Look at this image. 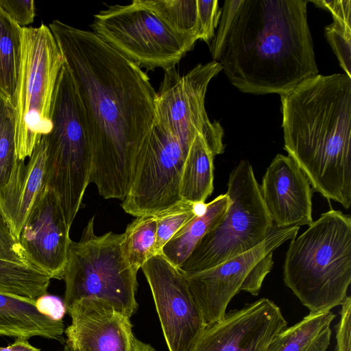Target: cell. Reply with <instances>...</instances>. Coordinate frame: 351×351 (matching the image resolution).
Masks as SVG:
<instances>
[{
    "label": "cell",
    "instance_id": "obj_1",
    "mask_svg": "<svg viewBox=\"0 0 351 351\" xmlns=\"http://www.w3.org/2000/svg\"><path fill=\"white\" fill-rule=\"evenodd\" d=\"M80 100L92 151L90 183L123 201L155 119L156 93L142 69L93 32L49 25Z\"/></svg>",
    "mask_w": 351,
    "mask_h": 351
},
{
    "label": "cell",
    "instance_id": "obj_2",
    "mask_svg": "<svg viewBox=\"0 0 351 351\" xmlns=\"http://www.w3.org/2000/svg\"><path fill=\"white\" fill-rule=\"evenodd\" d=\"M307 0H226L213 61L245 93L282 95L318 74Z\"/></svg>",
    "mask_w": 351,
    "mask_h": 351
},
{
    "label": "cell",
    "instance_id": "obj_3",
    "mask_svg": "<svg viewBox=\"0 0 351 351\" xmlns=\"http://www.w3.org/2000/svg\"><path fill=\"white\" fill-rule=\"evenodd\" d=\"M284 149L313 191L351 206V77H310L280 95Z\"/></svg>",
    "mask_w": 351,
    "mask_h": 351
},
{
    "label": "cell",
    "instance_id": "obj_4",
    "mask_svg": "<svg viewBox=\"0 0 351 351\" xmlns=\"http://www.w3.org/2000/svg\"><path fill=\"white\" fill-rule=\"evenodd\" d=\"M283 280L309 313L341 305L351 282L350 215L330 209L293 239Z\"/></svg>",
    "mask_w": 351,
    "mask_h": 351
},
{
    "label": "cell",
    "instance_id": "obj_5",
    "mask_svg": "<svg viewBox=\"0 0 351 351\" xmlns=\"http://www.w3.org/2000/svg\"><path fill=\"white\" fill-rule=\"evenodd\" d=\"M46 143L45 186L58 198L71 226L90 184L92 151L84 110L72 78L63 64L51 109Z\"/></svg>",
    "mask_w": 351,
    "mask_h": 351
},
{
    "label": "cell",
    "instance_id": "obj_6",
    "mask_svg": "<svg viewBox=\"0 0 351 351\" xmlns=\"http://www.w3.org/2000/svg\"><path fill=\"white\" fill-rule=\"evenodd\" d=\"M94 220L95 217L89 219L79 241L69 244L62 278L65 307L83 298H96L131 317L138 308V271L125 256L124 234L108 232L97 236Z\"/></svg>",
    "mask_w": 351,
    "mask_h": 351
},
{
    "label": "cell",
    "instance_id": "obj_7",
    "mask_svg": "<svg viewBox=\"0 0 351 351\" xmlns=\"http://www.w3.org/2000/svg\"><path fill=\"white\" fill-rule=\"evenodd\" d=\"M226 195L230 204L222 219L178 267L184 275L205 271L250 250L274 228L249 161L241 160L232 170Z\"/></svg>",
    "mask_w": 351,
    "mask_h": 351
},
{
    "label": "cell",
    "instance_id": "obj_8",
    "mask_svg": "<svg viewBox=\"0 0 351 351\" xmlns=\"http://www.w3.org/2000/svg\"><path fill=\"white\" fill-rule=\"evenodd\" d=\"M90 26L101 40L146 71L175 67L196 43L173 30L143 0L108 5L94 14Z\"/></svg>",
    "mask_w": 351,
    "mask_h": 351
},
{
    "label": "cell",
    "instance_id": "obj_9",
    "mask_svg": "<svg viewBox=\"0 0 351 351\" xmlns=\"http://www.w3.org/2000/svg\"><path fill=\"white\" fill-rule=\"evenodd\" d=\"M63 58L49 27H23L15 110L17 158H29L51 129V109Z\"/></svg>",
    "mask_w": 351,
    "mask_h": 351
},
{
    "label": "cell",
    "instance_id": "obj_10",
    "mask_svg": "<svg viewBox=\"0 0 351 351\" xmlns=\"http://www.w3.org/2000/svg\"><path fill=\"white\" fill-rule=\"evenodd\" d=\"M299 228H273L265 240L250 250L210 269L184 275L206 324L221 319L228 304L241 291L258 295L273 267L274 252L285 241L294 239Z\"/></svg>",
    "mask_w": 351,
    "mask_h": 351
},
{
    "label": "cell",
    "instance_id": "obj_11",
    "mask_svg": "<svg viewBox=\"0 0 351 351\" xmlns=\"http://www.w3.org/2000/svg\"><path fill=\"white\" fill-rule=\"evenodd\" d=\"M221 71L213 60L197 64L183 75L176 66L166 70L155 99L154 121L189 146L202 135L214 156L224 152L223 130L208 118L205 97L210 82Z\"/></svg>",
    "mask_w": 351,
    "mask_h": 351
},
{
    "label": "cell",
    "instance_id": "obj_12",
    "mask_svg": "<svg viewBox=\"0 0 351 351\" xmlns=\"http://www.w3.org/2000/svg\"><path fill=\"white\" fill-rule=\"evenodd\" d=\"M191 146L154 121L136 158L123 210L134 217L158 214L181 201L180 179Z\"/></svg>",
    "mask_w": 351,
    "mask_h": 351
},
{
    "label": "cell",
    "instance_id": "obj_13",
    "mask_svg": "<svg viewBox=\"0 0 351 351\" xmlns=\"http://www.w3.org/2000/svg\"><path fill=\"white\" fill-rule=\"evenodd\" d=\"M150 287L169 351H189L207 325L184 275L161 254L141 268Z\"/></svg>",
    "mask_w": 351,
    "mask_h": 351
},
{
    "label": "cell",
    "instance_id": "obj_14",
    "mask_svg": "<svg viewBox=\"0 0 351 351\" xmlns=\"http://www.w3.org/2000/svg\"><path fill=\"white\" fill-rule=\"evenodd\" d=\"M286 327L280 308L263 298L207 324L189 351H269Z\"/></svg>",
    "mask_w": 351,
    "mask_h": 351
},
{
    "label": "cell",
    "instance_id": "obj_15",
    "mask_svg": "<svg viewBox=\"0 0 351 351\" xmlns=\"http://www.w3.org/2000/svg\"><path fill=\"white\" fill-rule=\"evenodd\" d=\"M70 228L55 193L45 186L19 238L28 263L51 279H62L71 241Z\"/></svg>",
    "mask_w": 351,
    "mask_h": 351
},
{
    "label": "cell",
    "instance_id": "obj_16",
    "mask_svg": "<svg viewBox=\"0 0 351 351\" xmlns=\"http://www.w3.org/2000/svg\"><path fill=\"white\" fill-rule=\"evenodd\" d=\"M66 311L71 323L64 330L66 345L73 351H130L134 335L130 317L107 302L83 298Z\"/></svg>",
    "mask_w": 351,
    "mask_h": 351
},
{
    "label": "cell",
    "instance_id": "obj_17",
    "mask_svg": "<svg viewBox=\"0 0 351 351\" xmlns=\"http://www.w3.org/2000/svg\"><path fill=\"white\" fill-rule=\"evenodd\" d=\"M260 191L274 228L312 223L313 190L308 178L289 156L277 154L263 177Z\"/></svg>",
    "mask_w": 351,
    "mask_h": 351
},
{
    "label": "cell",
    "instance_id": "obj_18",
    "mask_svg": "<svg viewBox=\"0 0 351 351\" xmlns=\"http://www.w3.org/2000/svg\"><path fill=\"white\" fill-rule=\"evenodd\" d=\"M28 158L27 163L16 160L8 181L0 187V208L18 241L45 187L46 143L43 136Z\"/></svg>",
    "mask_w": 351,
    "mask_h": 351
},
{
    "label": "cell",
    "instance_id": "obj_19",
    "mask_svg": "<svg viewBox=\"0 0 351 351\" xmlns=\"http://www.w3.org/2000/svg\"><path fill=\"white\" fill-rule=\"evenodd\" d=\"M63 321L40 313L36 299L0 293V335L29 339L40 337L62 341Z\"/></svg>",
    "mask_w": 351,
    "mask_h": 351
},
{
    "label": "cell",
    "instance_id": "obj_20",
    "mask_svg": "<svg viewBox=\"0 0 351 351\" xmlns=\"http://www.w3.org/2000/svg\"><path fill=\"white\" fill-rule=\"evenodd\" d=\"M230 200L221 194L205 204L204 210L178 230L162 249L161 254L172 265L179 267L202 237L223 217Z\"/></svg>",
    "mask_w": 351,
    "mask_h": 351
},
{
    "label": "cell",
    "instance_id": "obj_21",
    "mask_svg": "<svg viewBox=\"0 0 351 351\" xmlns=\"http://www.w3.org/2000/svg\"><path fill=\"white\" fill-rule=\"evenodd\" d=\"M335 317L331 311L309 313L281 331L269 351H326L332 335L330 326Z\"/></svg>",
    "mask_w": 351,
    "mask_h": 351
},
{
    "label": "cell",
    "instance_id": "obj_22",
    "mask_svg": "<svg viewBox=\"0 0 351 351\" xmlns=\"http://www.w3.org/2000/svg\"><path fill=\"white\" fill-rule=\"evenodd\" d=\"M214 157L204 137L198 134L191 144L182 172L181 200L205 204L213 191Z\"/></svg>",
    "mask_w": 351,
    "mask_h": 351
},
{
    "label": "cell",
    "instance_id": "obj_23",
    "mask_svg": "<svg viewBox=\"0 0 351 351\" xmlns=\"http://www.w3.org/2000/svg\"><path fill=\"white\" fill-rule=\"evenodd\" d=\"M23 27L0 8V94L15 108L22 62Z\"/></svg>",
    "mask_w": 351,
    "mask_h": 351
},
{
    "label": "cell",
    "instance_id": "obj_24",
    "mask_svg": "<svg viewBox=\"0 0 351 351\" xmlns=\"http://www.w3.org/2000/svg\"><path fill=\"white\" fill-rule=\"evenodd\" d=\"M330 11L333 22L326 26L325 36L341 67L351 77V1H310Z\"/></svg>",
    "mask_w": 351,
    "mask_h": 351
},
{
    "label": "cell",
    "instance_id": "obj_25",
    "mask_svg": "<svg viewBox=\"0 0 351 351\" xmlns=\"http://www.w3.org/2000/svg\"><path fill=\"white\" fill-rule=\"evenodd\" d=\"M50 281L32 266L0 259V293L36 299L47 293Z\"/></svg>",
    "mask_w": 351,
    "mask_h": 351
},
{
    "label": "cell",
    "instance_id": "obj_26",
    "mask_svg": "<svg viewBox=\"0 0 351 351\" xmlns=\"http://www.w3.org/2000/svg\"><path fill=\"white\" fill-rule=\"evenodd\" d=\"M143 2L176 32L196 41L202 40L197 0H143Z\"/></svg>",
    "mask_w": 351,
    "mask_h": 351
},
{
    "label": "cell",
    "instance_id": "obj_27",
    "mask_svg": "<svg viewBox=\"0 0 351 351\" xmlns=\"http://www.w3.org/2000/svg\"><path fill=\"white\" fill-rule=\"evenodd\" d=\"M156 215L150 214L136 217L123 232V252L128 263L136 271L156 255Z\"/></svg>",
    "mask_w": 351,
    "mask_h": 351
},
{
    "label": "cell",
    "instance_id": "obj_28",
    "mask_svg": "<svg viewBox=\"0 0 351 351\" xmlns=\"http://www.w3.org/2000/svg\"><path fill=\"white\" fill-rule=\"evenodd\" d=\"M204 204H193L180 201L169 208L156 215L157 230L156 254H161L164 245L190 220L204 209Z\"/></svg>",
    "mask_w": 351,
    "mask_h": 351
},
{
    "label": "cell",
    "instance_id": "obj_29",
    "mask_svg": "<svg viewBox=\"0 0 351 351\" xmlns=\"http://www.w3.org/2000/svg\"><path fill=\"white\" fill-rule=\"evenodd\" d=\"M16 159L14 108L0 94V187L8 181Z\"/></svg>",
    "mask_w": 351,
    "mask_h": 351
},
{
    "label": "cell",
    "instance_id": "obj_30",
    "mask_svg": "<svg viewBox=\"0 0 351 351\" xmlns=\"http://www.w3.org/2000/svg\"><path fill=\"white\" fill-rule=\"evenodd\" d=\"M0 259L30 265L0 208ZM31 266V265H30Z\"/></svg>",
    "mask_w": 351,
    "mask_h": 351
},
{
    "label": "cell",
    "instance_id": "obj_31",
    "mask_svg": "<svg viewBox=\"0 0 351 351\" xmlns=\"http://www.w3.org/2000/svg\"><path fill=\"white\" fill-rule=\"evenodd\" d=\"M199 17L202 25V40L210 45L221 13L217 0H197Z\"/></svg>",
    "mask_w": 351,
    "mask_h": 351
},
{
    "label": "cell",
    "instance_id": "obj_32",
    "mask_svg": "<svg viewBox=\"0 0 351 351\" xmlns=\"http://www.w3.org/2000/svg\"><path fill=\"white\" fill-rule=\"evenodd\" d=\"M0 8L22 27L34 20V0H0Z\"/></svg>",
    "mask_w": 351,
    "mask_h": 351
},
{
    "label": "cell",
    "instance_id": "obj_33",
    "mask_svg": "<svg viewBox=\"0 0 351 351\" xmlns=\"http://www.w3.org/2000/svg\"><path fill=\"white\" fill-rule=\"evenodd\" d=\"M340 319L336 326L335 351H351V298L341 304Z\"/></svg>",
    "mask_w": 351,
    "mask_h": 351
},
{
    "label": "cell",
    "instance_id": "obj_34",
    "mask_svg": "<svg viewBox=\"0 0 351 351\" xmlns=\"http://www.w3.org/2000/svg\"><path fill=\"white\" fill-rule=\"evenodd\" d=\"M36 306L44 315L55 321H63L66 308L58 297L45 293L36 299Z\"/></svg>",
    "mask_w": 351,
    "mask_h": 351
},
{
    "label": "cell",
    "instance_id": "obj_35",
    "mask_svg": "<svg viewBox=\"0 0 351 351\" xmlns=\"http://www.w3.org/2000/svg\"><path fill=\"white\" fill-rule=\"evenodd\" d=\"M0 351H41V350L32 346L27 339L16 338L12 343L5 347L0 346Z\"/></svg>",
    "mask_w": 351,
    "mask_h": 351
},
{
    "label": "cell",
    "instance_id": "obj_36",
    "mask_svg": "<svg viewBox=\"0 0 351 351\" xmlns=\"http://www.w3.org/2000/svg\"><path fill=\"white\" fill-rule=\"evenodd\" d=\"M61 351H73L67 345H65ZM130 351H156L151 345L144 343L138 339L134 335L133 336Z\"/></svg>",
    "mask_w": 351,
    "mask_h": 351
}]
</instances>
